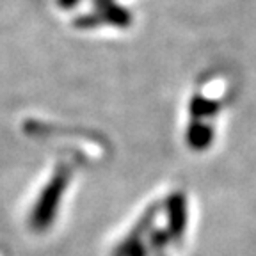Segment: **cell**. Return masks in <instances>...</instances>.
<instances>
[{"label": "cell", "mask_w": 256, "mask_h": 256, "mask_svg": "<svg viewBox=\"0 0 256 256\" xmlns=\"http://www.w3.org/2000/svg\"><path fill=\"white\" fill-rule=\"evenodd\" d=\"M70 176H72V171L68 166L60 164L56 168L52 178L48 180V184L44 185V188L38 196V201L32 206L30 217H28V226L32 232L41 233L50 228V224L54 222L57 216L66 187H68Z\"/></svg>", "instance_id": "6da1fadb"}, {"label": "cell", "mask_w": 256, "mask_h": 256, "mask_svg": "<svg viewBox=\"0 0 256 256\" xmlns=\"http://www.w3.org/2000/svg\"><path fill=\"white\" fill-rule=\"evenodd\" d=\"M156 210H158V206L153 204V206H150L142 214V217L137 220V224L132 228V232L128 233L121 240V244L114 249L112 256H146V248L142 244V235L153 226V219L156 216Z\"/></svg>", "instance_id": "7a4b0ae2"}, {"label": "cell", "mask_w": 256, "mask_h": 256, "mask_svg": "<svg viewBox=\"0 0 256 256\" xmlns=\"http://www.w3.org/2000/svg\"><path fill=\"white\" fill-rule=\"evenodd\" d=\"M187 228V196L172 192L168 198V233L172 240H182Z\"/></svg>", "instance_id": "3957f363"}, {"label": "cell", "mask_w": 256, "mask_h": 256, "mask_svg": "<svg viewBox=\"0 0 256 256\" xmlns=\"http://www.w3.org/2000/svg\"><path fill=\"white\" fill-rule=\"evenodd\" d=\"M214 140V128L206 124L204 121L194 120L188 124L187 130V144L196 152L206 150Z\"/></svg>", "instance_id": "277c9868"}, {"label": "cell", "mask_w": 256, "mask_h": 256, "mask_svg": "<svg viewBox=\"0 0 256 256\" xmlns=\"http://www.w3.org/2000/svg\"><path fill=\"white\" fill-rule=\"evenodd\" d=\"M217 110H219V104L214 100H208L204 96L196 94L190 102V114L194 120H203V118L216 116Z\"/></svg>", "instance_id": "5b68a950"}, {"label": "cell", "mask_w": 256, "mask_h": 256, "mask_svg": "<svg viewBox=\"0 0 256 256\" xmlns=\"http://www.w3.org/2000/svg\"><path fill=\"white\" fill-rule=\"evenodd\" d=\"M169 240H171V236H169L168 230L166 232L164 230H153L150 233V248L156 256H164V249L168 248Z\"/></svg>", "instance_id": "8992f818"}]
</instances>
